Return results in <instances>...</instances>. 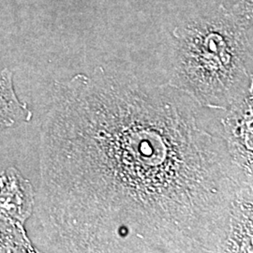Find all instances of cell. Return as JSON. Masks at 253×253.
Wrapping results in <instances>:
<instances>
[{
  "label": "cell",
  "mask_w": 253,
  "mask_h": 253,
  "mask_svg": "<svg viewBox=\"0 0 253 253\" xmlns=\"http://www.w3.org/2000/svg\"><path fill=\"white\" fill-rule=\"evenodd\" d=\"M197 105L102 67L54 82L35 205L45 252L223 253L244 184Z\"/></svg>",
  "instance_id": "6da1fadb"
},
{
  "label": "cell",
  "mask_w": 253,
  "mask_h": 253,
  "mask_svg": "<svg viewBox=\"0 0 253 253\" xmlns=\"http://www.w3.org/2000/svg\"><path fill=\"white\" fill-rule=\"evenodd\" d=\"M253 0L203 11L172 31L168 84L226 111L253 88Z\"/></svg>",
  "instance_id": "7a4b0ae2"
},
{
  "label": "cell",
  "mask_w": 253,
  "mask_h": 253,
  "mask_svg": "<svg viewBox=\"0 0 253 253\" xmlns=\"http://www.w3.org/2000/svg\"><path fill=\"white\" fill-rule=\"evenodd\" d=\"M225 112L221 134L231 162L245 186L253 187V92Z\"/></svg>",
  "instance_id": "3957f363"
},
{
  "label": "cell",
  "mask_w": 253,
  "mask_h": 253,
  "mask_svg": "<svg viewBox=\"0 0 253 253\" xmlns=\"http://www.w3.org/2000/svg\"><path fill=\"white\" fill-rule=\"evenodd\" d=\"M36 205V190L16 167L0 173V213L25 226Z\"/></svg>",
  "instance_id": "277c9868"
},
{
  "label": "cell",
  "mask_w": 253,
  "mask_h": 253,
  "mask_svg": "<svg viewBox=\"0 0 253 253\" xmlns=\"http://www.w3.org/2000/svg\"><path fill=\"white\" fill-rule=\"evenodd\" d=\"M223 253H253V188L239 190Z\"/></svg>",
  "instance_id": "5b68a950"
},
{
  "label": "cell",
  "mask_w": 253,
  "mask_h": 253,
  "mask_svg": "<svg viewBox=\"0 0 253 253\" xmlns=\"http://www.w3.org/2000/svg\"><path fill=\"white\" fill-rule=\"evenodd\" d=\"M32 118L31 110L16 94L13 73L4 68L0 71V134L8 128L30 122Z\"/></svg>",
  "instance_id": "8992f818"
},
{
  "label": "cell",
  "mask_w": 253,
  "mask_h": 253,
  "mask_svg": "<svg viewBox=\"0 0 253 253\" xmlns=\"http://www.w3.org/2000/svg\"><path fill=\"white\" fill-rule=\"evenodd\" d=\"M0 253H37L25 226L0 213Z\"/></svg>",
  "instance_id": "52a82bcc"
}]
</instances>
